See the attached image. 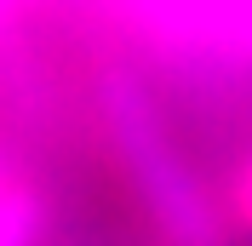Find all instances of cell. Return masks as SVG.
I'll return each mask as SVG.
<instances>
[{"instance_id":"obj_3","label":"cell","mask_w":252,"mask_h":246,"mask_svg":"<svg viewBox=\"0 0 252 246\" xmlns=\"http://www.w3.org/2000/svg\"><path fill=\"white\" fill-rule=\"evenodd\" d=\"M223 223H235L241 235H252V154L229 172V189H223Z\"/></svg>"},{"instance_id":"obj_1","label":"cell","mask_w":252,"mask_h":246,"mask_svg":"<svg viewBox=\"0 0 252 246\" xmlns=\"http://www.w3.org/2000/svg\"><path fill=\"white\" fill-rule=\"evenodd\" d=\"M97 109H103V132H109L115 154H121L126 184L143 200V212L160 229V241L166 246H223L218 200L201 189V178L178 154L172 132L160 126V115L149 103V92L138 86V75L109 69L97 80Z\"/></svg>"},{"instance_id":"obj_4","label":"cell","mask_w":252,"mask_h":246,"mask_svg":"<svg viewBox=\"0 0 252 246\" xmlns=\"http://www.w3.org/2000/svg\"><path fill=\"white\" fill-rule=\"evenodd\" d=\"M6 17H12V0H0V29H6Z\"/></svg>"},{"instance_id":"obj_2","label":"cell","mask_w":252,"mask_h":246,"mask_svg":"<svg viewBox=\"0 0 252 246\" xmlns=\"http://www.w3.org/2000/svg\"><path fill=\"white\" fill-rule=\"evenodd\" d=\"M40 229H46V206L34 184L0 160V246H34Z\"/></svg>"}]
</instances>
